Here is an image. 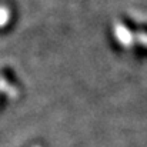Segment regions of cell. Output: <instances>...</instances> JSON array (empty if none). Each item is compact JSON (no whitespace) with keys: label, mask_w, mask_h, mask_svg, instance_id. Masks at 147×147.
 <instances>
[{"label":"cell","mask_w":147,"mask_h":147,"mask_svg":"<svg viewBox=\"0 0 147 147\" xmlns=\"http://www.w3.org/2000/svg\"><path fill=\"white\" fill-rule=\"evenodd\" d=\"M114 37L119 42V45L124 47H131V46H142L147 49V33H139V32H131L121 23L114 24Z\"/></svg>","instance_id":"obj_1"}]
</instances>
